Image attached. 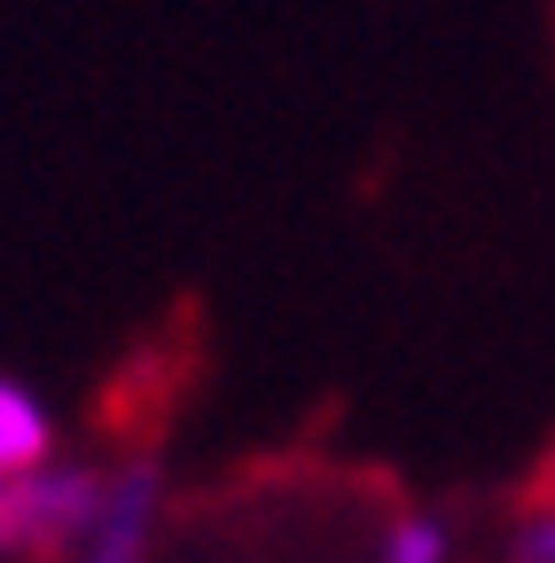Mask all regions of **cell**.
<instances>
[{"instance_id":"obj_4","label":"cell","mask_w":555,"mask_h":563,"mask_svg":"<svg viewBox=\"0 0 555 563\" xmlns=\"http://www.w3.org/2000/svg\"><path fill=\"white\" fill-rule=\"evenodd\" d=\"M517 563H555V509L517 532Z\"/></svg>"},{"instance_id":"obj_1","label":"cell","mask_w":555,"mask_h":563,"mask_svg":"<svg viewBox=\"0 0 555 563\" xmlns=\"http://www.w3.org/2000/svg\"><path fill=\"white\" fill-rule=\"evenodd\" d=\"M157 501H165V477L157 462H133L125 477L102 485V509L87 525V563H149V532H157Z\"/></svg>"},{"instance_id":"obj_3","label":"cell","mask_w":555,"mask_h":563,"mask_svg":"<svg viewBox=\"0 0 555 563\" xmlns=\"http://www.w3.org/2000/svg\"><path fill=\"white\" fill-rule=\"evenodd\" d=\"M384 563H446V525L431 517H399L384 532Z\"/></svg>"},{"instance_id":"obj_2","label":"cell","mask_w":555,"mask_h":563,"mask_svg":"<svg viewBox=\"0 0 555 563\" xmlns=\"http://www.w3.org/2000/svg\"><path fill=\"white\" fill-rule=\"evenodd\" d=\"M55 454V431H47V407L0 376V477H24V470H47Z\"/></svg>"}]
</instances>
